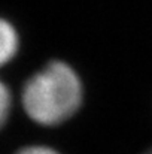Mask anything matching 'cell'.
Listing matches in <instances>:
<instances>
[{
	"label": "cell",
	"instance_id": "obj_1",
	"mask_svg": "<svg viewBox=\"0 0 152 154\" xmlns=\"http://www.w3.org/2000/svg\"><path fill=\"white\" fill-rule=\"evenodd\" d=\"M19 103L34 124L46 129L60 127L82 109L85 103L84 79L69 61L49 60L24 81Z\"/></svg>",
	"mask_w": 152,
	"mask_h": 154
},
{
	"label": "cell",
	"instance_id": "obj_2",
	"mask_svg": "<svg viewBox=\"0 0 152 154\" xmlns=\"http://www.w3.org/2000/svg\"><path fill=\"white\" fill-rule=\"evenodd\" d=\"M19 48L21 39L16 27L9 20L0 17V69L13 61Z\"/></svg>",
	"mask_w": 152,
	"mask_h": 154
},
{
	"label": "cell",
	"instance_id": "obj_3",
	"mask_svg": "<svg viewBox=\"0 0 152 154\" xmlns=\"http://www.w3.org/2000/svg\"><path fill=\"white\" fill-rule=\"evenodd\" d=\"M12 109H13L12 90L3 79H0V130H3L7 121L10 120Z\"/></svg>",
	"mask_w": 152,
	"mask_h": 154
},
{
	"label": "cell",
	"instance_id": "obj_4",
	"mask_svg": "<svg viewBox=\"0 0 152 154\" xmlns=\"http://www.w3.org/2000/svg\"><path fill=\"white\" fill-rule=\"evenodd\" d=\"M13 154H63L60 150H57L52 145L46 144H28L22 145L18 150H15Z\"/></svg>",
	"mask_w": 152,
	"mask_h": 154
},
{
	"label": "cell",
	"instance_id": "obj_5",
	"mask_svg": "<svg viewBox=\"0 0 152 154\" xmlns=\"http://www.w3.org/2000/svg\"><path fill=\"white\" fill-rule=\"evenodd\" d=\"M145 154H152V148H151V150H148V151H146Z\"/></svg>",
	"mask_w": 152,
	"mask_h": 154
}]
</instances>
